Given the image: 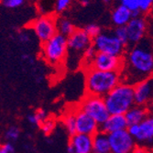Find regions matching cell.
Masks as SVG:
<instances>
[{
  "label": "cell",
  "instance_id": "4",
  "mask_svg": "<svg viewBox=\"0 0 153 153\" xmlns=\"http://www.w3.org/2000/svg\"><path fill=\"white\" fill-rule=\"evenodd\" d=\"M93 39L86 34L85 30L75 29V30L67 38V56L65 63L75 69L82 64V60L85 51L92 46Z\"/></svg>",
  "mask_w": 153,
  "mask_h": 153
},
{
  "label": "cell",
  "instance_id": "10",
  "mask_svg": "<svg viewBox=\"0 0 153 153\" xmlns=\"http://www.w3.org/2000/svg\"><path fill=\"white\" fill-rule=\"evenodd\" d=\"M123 57H117L105 53L96 52L91 62L90 68L103 72H120L123 69Z\"/></svg>",
  "mask_w": 153,
  "mask_h": 153
},
{
  "label": "cell",
  "instance_id": "13",
  "mask_svg": "<svg viewBox=\"0 0 153 153\" xmlns=\"http://www.w3.org/2000/svg\"><path fill=\"white\" fill-rule=\"evenodd\" d=\"M134 140L137 145L153 149V115L149 114L138 124V130Z\"/></svg>",
  "mask_w": 153,
  "mask_h": 153
},
{
  "label": "cell",
  "instance_id": "38",
  "mask_svg": "<svg viewBox=\"0 0 153 153\" xmlns=\"http://www.w3.org/2000/svg\"><path fill=\"white\" fill-rule=\"evenodd\" d=\"M152 150H153V149H152Z\"/></svg>",
  "mask_w": 153,
  "mask_h": 153
},
{
  "label": "cell",
  "instance_id": "1",
  "mask_svg": "<svg viewBox=\"0 0 153 153\" xmlns=\"http://www.w3.org/2000/svg\"><path fill=\"white\" fill-rule=\"evenodd\" d=\"M121 75L122 81L126 79L124 82L131 85L153 75V54L146 40L136 45L124 59Z\"/></svg>",
  "mask_w": 153,
  "mask_h": 153
},
{
  "label": "cell",
  "instance_id": "8",
  "mask_svg": "<svg viewBox=\"0 0 153 153\" xmlns=\"http://www.w3.org/2000/svg\"><path fill=\"white\" fill-rule=\"evenodd\" d=\"M56 19L57 18L49 14L36 19L30 23V30L40 42L43 43L57 34Z\"/></svg>",
  "mask_w": 153,
  "mask_h": 153
},
{
  "label": "cell",
  "instance_id": "36",
  "mask_svg": "<svg viewBox=\"0 0 153 153\" xmlns=\"http://www.w3.org/2000/svg\"><path fill=\"white\" fill-rule=\"evenodd\" d=\"M104 1H105V2H106V3H108V2L110 1V0H104Z\"/></svg>",
  "mask_w": 153,
  "mask_h": 153
},
{
  "label": "cell",
  "instance_id": "12",
  "mask_svg": "<svg viewBox=\"0 0 153 153\" xmlns=\"http://www.w3.org/2000/svg\"><path fill=\"white\" fill-rule=\"evenodd\" d=\"M133 86L135 105L148 106L153 99V75L136 83Z\"/></svg>",
  "mask_w": 153,
  "mask_h": 153
},
{
  "label": "cell",
  "instance_id": "28",
  "mask_svg": "<svg viewBox=\"0 0 153 153\" xmlns=\"http://www.w3.org/2000/svg\"><path fill=\"white\" fill-rule=\"evenodd\" d=\"M0 2H1L6 7L16 8L23 5L25 0H0Z\"/></svg>",
  "mask_w": 153,
  "mask_h": 153
},
{
  "label": "cell",
  "instance_id": "18",
  "mask_svg": "<svg viewBox=\"0 0 153 153\" xmlns=\"http://www.w3.org/2000/svg\"><path fill=\"white\" fill-rule=\"evenodd\" d=\"M92 153H111L107 135L99 131L93 136Z\"/></svg>",
  "mask_w": 153,
  "mask_h": 153
},
{
  "label": "cell",
  "instance_id": "25",
  "mask_svg": "<svg viewBox=\"0 0 153 153\" xmlns=\"http://www.w3.org/2000/svg\"><path fill=\"white\" fill-rule=\"evenodd\" d=\"M85 30V31L86 32V34L93 39H94L96 36H98L100 33H101V30H100V27L95 25V24H90L88 26H86L85 29H83Z\"/></svg>",
  "mask_w": 153,
  "mask_h": 153
},
{
  "label": "cell",
  "instance_id": "5",
  "mask_svg": "<svg viewBox=\"0 0 153 153\" xmlns=\"http://www.w3.org/2000/svg\"><path fill=\"white\" fill-rule=\"evenodd\" d=\"M41 53L49 64L52 66L62 65L67 56V38L58 33L55 34L42 43Z\"/></svg>",
  "mask_w": 153,
  "mask_h": 153
},
{
  "label": "cell",
  "instance_id": "27",
  "mask_svg": "<svg viewBox=\"0 0 153 153\" xmlns=\"http://www.w3.org/2000/svg\"><path fill=\"white\" fill-rule=\"evenodd\" d=\"M41 128H42L43 132L45 134H49L51 132H52L54 130V128H55V122L50 118H47L42 124L40 125Z\"/></svg>",
  "mask_w": 153,
  "mask_h": 153
},
{
  "label": "cell",
  "instance_id": "14",
  "mask_svg": "<svg viewBox=\"0 0 153 153\" xmlns=\"http://www.w3.org/2000/svg\"><path fill=\"white\" fill-rule=\"evenodd\" d=\"M93 137L75 133L71 136L67 153H92Z\"/></svg>",
  "mask_w": 153,
  "mask_h": 153
},
{
  "label": "cell",
  "instance_id": "23",
  "mask_svg": "<svg viewBox=\"0 0 153 153\" xmlns=\"http://www.w3.org/2000/svg\"><path fill=\"white\" fill-rule=\"evenodd\" d=\"M19 136H20V130L18 127H15V126L9 127L5 132V138L7 142L11 143V144L13 142L17 141L19 140Z\"/></svg>",
  "mask_w": 153,
  "mask_h": 153
},
{
  "label": "cell",
  "instance_id": "24",
  "mask_svg": "<svg viewBox=\"0 0 153 153\" xmlns=\"http://www.w3.org/2000/svg\"><path fill=\"white\" fill-rule=\"evenodd\" d=\"M114 34L120 40V42L124 46H126L128 43V33H127L126 27H118L117 29L115 30Z\"/></svg>",
  "mask_w": 153,
  "mask_h": 153
},
{
  "label": "cell",
  "instance_id": "30",
  "mask_svg": "<svg viewBox=\"0 0 153 153\" xmlns=\"http://www.w3.org/2000/svg\"><path fill=\"white\" fill-rule=\"evenodd\" d=\"M0 153H15V148L11 143H5L0 146Z\"/></svg>",
  "mask_w": 153,
  "mask_h": 153
},
{
  "label": "cell",
  "instance_id": "37",
  "mask_svg": "<svg viewBox=\"0 0 153 153\" xmlns=\"http://www.w3.org/2000/svg\"><path fill=\"white\" fill-rule=\"evenodd\" d=\"M149 1H150V2H152V1H153V0H149Z\"/></svg>",
  "mask_w": 153,
  "mask_h": 153
},
{
  "label": "cell",
  "instance_id": "19",
  "mask_svg": "<svg viewBox=\"0 0 153 153\" xmlns=\"http://www.w3.org/2000/svg\"><path fill=\"white\" fill-rule=\"evenodd\" d=\"M131 19V12L124 6H119L112 14V20L117 27H125Z\"/></svg>",
  "mask_w": 153,
  "mask_h": 153
},
{
  "label": "cell",
  "instance_id": "29",
  "mask_svg": "<svg viewBox=\"0 0 153 153\" xmlns=\"http://www.w3.org/2000/svg\"><path fill=\"white\" fill-rule=\"evenodd\" d=\"M121 3H122V6L126 7L130 12L137 10V9H140L137 0H121Z\"/></svg>",
  "mask_w": 153,
  "mask_h": 153
},
{
  "label": "cell",
  "instance_id": "31",
  "mask_svg": "<svg viewBox=\"0 0 153 153\" xmlns=\"http://www.w3.org/2000/svg\"><path fill=\"white\" fill-rule=\"evenodd\" d=\"M137 2H138V7L144 11L147 10L151 4L149 0H137Z\"/></svg>",
  "mask_w": 153,
  "mask_h": 153
},
{
  "label": "cell",
  "instance_id": "11",
  "mask_svg": "<svg viewBox=\"0 0 153 153\" xmlns=\"http://www.w3.org/2000/svg\"><path fill=\"white\" fill-rule=\"evenodd\" d=\"M74 115L75 119V133L93 137L100 131L99 125L80 108L74 111Z\"/></svg>",
  "mask_w": 153,
  "mask_h": 153
},
{
  "label": "cell",
  "instance_id": "6",
  "mask_svg": "<svg viewBox=\"0 0 153 153\" xmlns=\"http://www.w3.org/2000/svg\"><path fill=\"white\" fill-rule=\"evenodd\" d=\"M92 45L96 52L105 53L117 57H122L125 47L115 36L114 32H101L93 39Z\"/></svg>",
  "mask_w": 153,
  "mask_h": 153
},
{
  "label": "cell",
  "instance_id": "26",
  "mask_svg": "<svg viewBox=\"0 0 153 153\" xmlns=\"http://www.w3.org/2000/svg\"><path fill=\"white\" fill-rule=\"evenodd\" d=\"M72 0H56L55 2V10L57 13L65 11L71 5Z\"/></svg>",
  "mask_w": 153,
  "mask_h": 153
},
{
  "label": "cell",
  "instance_id": "20",
  "mask_svg": "<svg viewBox=\"0 0 153 153\" xmlns=\"http://www.w3.org/2000/svg\"><path fill=\"white\" fill-rule=\"evenodd\" d=\"M56 30L58 34H61L68 38L75 30V27L74 24L69 19H63V18H57L56 19Z\"/></svg>",
  "mask_w": 153,
  "mask_h": 153
},
{
  "label": "cell",
  "instance_id": "7",
  "mask_svg": "<svg viewBox=\"0 0 153 153\" xmlns=\"http://www.w3.org/2000/svg\"><path fill=\"white\" fill-rule=\"evenodd\" d=\"M79 108L91 117L97 124L102 125L110 116L103 97L86 94L82 98Z\"/></svg>",
  "mask_w": 153,
  "mask_h": 153
},
{
  "label": "cell",
  "instance_id": "32",
  "mask_svg": "<svg viewBox=\"0 0 153 153\" xmlns=\"http://www.w3.org/2000/svg\"><path fill=\"white\" fill-rule=\"evenodd\" d=\"M27 36H29V35L25 34V33L19 35V39H20L21 42H27V41L30 40V37H27Z\"/></svg>",
  "mask_w": 153,
  "mask_h": 153
},
{
  "label": "cell",
  "instance_id": "16",
  "mask_svg": "<svg viewBox=\"0 0 153 153\" xmlns=\"http://www.w3.org/2000/svg\"><path fill=\"white\" fill-rule=\"evenodd\" d=\"M128 33V42L137 43L142 40L145 32V23L142 19H133L125 26Z\"/></svg>",
  "mask_w": 153,
  "mask_h": 153
},
{
  "label": "cell",
  "instance_id": "2",
  "mask_svg": "<svg viewBox=\"0 0 153 153\" xmlns=\"http://www.w3.org/2000/svg\"><path fill=\"white\" fill-rule=\"evenodd\" d=\"M85 80L87 94L103 98L123 82L120 72H103L92 68L85 71Z\"/></svg>",
  "mask_w": 153,
  "mask_h": 153
},
{
  "label": "cell",
  "instance_id": "35",
  "mask_svg": "<svg viewBox=\"0 0 153 153\" xmlns=\"http://www.w3.org/2000/svg\"><path fill=\"white\" fill-rule=\"evenodd\" d=\"M89 0H81V3L83 5V6H87L89 4Z\"/></svg>",
  "mask_w": 153,
  "mask_h": 153
},
{
  "label": "cell",
  "instance_id": "15",
  "mask_svg": "<svg viewBox=\"0 0 153 153\" xmlns=\"http://www.w3.org/2000/svg\"><path fill=\"white\" fill-rule=\"evenodd\" d=\"M128 123L124 115H110L106 120L100 125V131L108 135L128 128Z\"/></svg>",
  "mask_w": 153,
  "mask_h": 153
},
{
  "label": "cell",
  "instance_id": "33",
  "mask_svg": "<svg viewBox=\"0 0 153 153\" xmlns=\"http://www.w3.org/2000/svg\"><path fill=\"white\" fill-rule=\"evenodd\" d=\"M148 109H149V114H151V115H153V99L150 101V103L148 105Z\"/></svg>",
  "mask_w": 153,
  "mask_h": 153
},
{
  "label": "cell",
  "instance_id": "9",
  "mask_svg": "<svg viewBox=\"0 0 153 153\" xmlns=\"http://www.w3.org/2000/svg\"><path fill=\"white\" fill-rule=\"evenodd\" d=\"M111 153H134L137 144L127 129L107 135Z\"/></svg>",
  "mask_w": 153,
  "mask_h": 153
},
{
  "label": "cell",
  "instance_id": "34",
  "mask_svg": "<svg viewBox=\"0 0 153 153\" xmlns=\"http://www.w3.org/2000/svg\"><path fill=\"white\" fill-rule=\"evenodd\" d=\"M138 13H140V9H137V10H134V11H131V18L133 19H136L138 15Z\"/></svg>",
  "mask_w": 153,
  "mask_h": 153
},
{
  "label": "cell",
  "instance_id": "22",
  "mask_svg": "<svg viewBox=\"0 0 153 153\" xmlns=\"http://www.w3.org/2000/svg\"><path fill=\"white\" fill-rule=\"evenodd\" d=\"M62 126H63L64 129L71 136L75 134V119H74V111L69 112L67 115H65L63 117Z\"/></svg>",
  "mask_w": 153,
  "mask_h": 153
},
{
  "label": "cell",
  "instance_id": "17",
  "mask_svg": "<svg viewBox=\"0 0 153 153\" xmlns=\"http://www.w3.org/2000/svg\"><path fill=\"white\" fill-rule=\"evenodd\" d=\"M149 115V111L147 106L135 105L124 116L129 126V125H137L141 123Z\"/></svg>",
  "mask_w": 153,
  "mask_h": 153
},
{
  "label": "cell",
  "instance_id": "21",
  "mask_svg": "<svg viewBox=\"0 0 153 153\" xmlns=\"http://www.w3.org/2000/svg\"><path fill=\"white\" fill-rule=\"evenodd\" d=\"M47 118L48 117L45 111L38 110L36 112L31 113L30 115L27 116V122H29L31 126L37 127V126H40Z\"/></svg>",
  "mask_w": 153,
  "mask_h": 153
},
{
  "label": "cell",
  "instance_id": "3",
  "mask_svg": "<svg viewBox=\"0 0 153 153\" xmlns=\"http://www.w3.org/2000/svg\"><path fill=\"white\" fill-rule=\"evenodd\" d=\"M104 101L109 115H125L135 105L134 86L122 82L104 97Z\"/></svg>",
  "mask_w": 153,
  "mask_h": 153
}]
</instances>
